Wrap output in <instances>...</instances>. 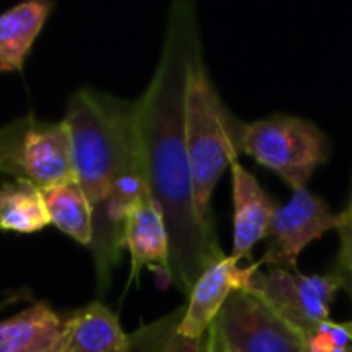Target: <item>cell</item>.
I'll list each match as a JSON object with an SVG mask.
<instances>
[{
  "instance_id": "obj_12",
  "label": "cell",
  "mask_w": 352,
  "mask_h": 352,
  "mask_svg": "<svg viewBox=\"0 0 352 352\" xmlns=\"http://www.w3.org/2000/svg\"><path fill=\"white\" fill-rule=\"evenodd\" d=\"M60 352H132V336L113 309L93 301L64 320Z\"/></svg>"
},
{
  "instance_id": "obj_15",
  "label": "cell",
  "mask_w": 352,
  "mask_h": 352,
  "mask_svg": "<svg viewBox=\"0 0 352 352\" xmlns=\"http://www.w3.org/2000/svg\"><path fill=\"white\" fill-rule=\"evenodd\" d=\"M52 225L80 245L93 243V206L76 182L56 184L41 190Z\"/></svg>"
},
{
  "instance_id": "obj_20",
  "label": "cell",
  "mask_w": 352,
  "mask_h": 352,
  "mask_svg": "<svg viewBox=\"0 0 352 352\" xmlns=\"http://www.w3.org/2000/svg\"><path fill=\"white\" fill-rule=\"evenodd\" d=\"M206 352H229L212 330H208L206 334Z\"/></svg>"
},
{
  "instance_id": "obj_7",
  "label": "cell",
  "mask_w": 352,
  "mask_h": 352,
  "mask_svg": "<svg viewBox=\"0 0 352 352\" xmlns=\"http://www.w3.org/2000/svg\"><path fill=\"white\" fill-rule=\"evenodd\" d=\"M210 330L229 352H307V340L250 291L229 297Z\"/></svg>"
},
{
  "instance_id": "obj_9",
  "label": "cell",
  "mask_w": 352,
  "mask_h": 352,
  "mask_svg": "<svg viewBox=\"0 0 352 352\" xmlns=\"http://www.w3.org/2000/svg\"><path fill=\"white\" fill-rule=\"evenodd\" d=\"M260 268V262L243 268L233 256H221L206 266L188 293V305L184 307L177 332L188 338H204L229 297L243 291Z\"/></svg>"
},
{
  "instance_id": "obj_16",
  "label": "cell",
  "mask_w": 352,
  "mask_h": 352,
  "mask_svg": "<svg viewBox=\"0 0 352 352\" xmlns=\"http://www.w3.org/2000/svg\"><path fill=\"white\" fill-rule=\"evenodd\" d=\"M52 225L41 190L25 182L0 186V231L31 235Z\"/></svg>"
},
{
  "instance_id": "obj_17",
  "label": "cell",
  "mask_w": 352,
  "mask_h": 352,
  "mask_svg": "<svg viewBox=\"0 0 352 352\" xmlns=\"http://www.w3.org/2000/svg\"><path fill=\"white\" fill-rule=\"evenodd\" d=\"M184 309H177L169 318L138 330L132 336V352H206L204 338H188L177 332Z\"/></svg>"
},
{
  "instance_id": "obj_21",
  "label": "cell",
  "mask_w": 352,
  "mask_h": 352,
  "mask_svg": "<svg viewBox=\"0 0 352 352\" xmlns=\"http://www.w3.org/2000/svg\"><path fill=\"white\" fill-rule=\"evenodd\" d=\"M346 324V328H349V334H351V338H352V322H344Z\"/></svg>"
},
{
  "instance_id": "obj_11",
  "label": "cell",
  "mask_w": 352,
  "mask_h": 352,
  "mask_svg": "<svg viewBox=\"0 0 352 352\" xmlns=\"http://www.w3.org/2000/svg\"><path fill=\"white\" fill-rule=\"evenodd\" d=\"M231 196H233V252L241 262L252 250L266 239L272 217L276 212L274 200L260 186L256 175L248 171L239 159L231 163Z\"/></svg>"
},
{
  "instance_id": "obj_6",
  "label": "cell",
  "mask_w": 352,
  "mask_h": 352,
  "mask_svg": "<svg viewBox=\"0 0 352 352\" xmlns=\"http://www.w3.org/2000/svg\"><path fill=\"white\" fill-rule=\"evenodd\" d=\"M344 287L346 276L336 272L303 274L291 270L260 268L243 291H250L266 301L307 340V336H311L320 324L330 320L332 303Z\"/></svg>"
},
{
  "instance_id": "obj_1",
  "label": "cell",
  "mask_w": 352,
  "mask_h": 352,
  "mask_svg": "<svg viewBox=\"0 0 352 352\" xmlns=\"http://www.w3.org/2000/svg\"><path fill=\"white\" fill-rule=\"evenodd\" d=\"M200 50L194 6L175 2L169 10L151 82L134 101V142L140 173L167 223L173 285L186 295L204 268L225 256L214 225L198 212L186 142L188 70Z\"/></svg>"
},
{
  "instance_id": "obj_19",
  "label": "cell",
  "mask_w": 352,
  "mask_h": 352,
  "mask_svg": "<svg viewBox=\"0 0 352 352\" xmlns=\"http://www.w3.org/2000/svg\"><path fill=\"white\" fill-rule=\"evenodd\" d=\"M338 235H340V254H338V266L340 270L352 278V198L349 206L340 212V225H338Z\"/></svg>"
},
{
  "instance_id": "obj_8",
  "label": "cell",
  "mask_w": 352,
  "mask_h": 352,
  "mask_svg": "<svg viewBox=\"0 0 352 352\" xmlns=\"http://www.w3.org/2000/svg\"><path fill=\"white\" fill-rule=\"evenodd\" d=\"M340 212H332L330 206L309 192L307 188L293 192V198L278 206L268 235L264 256L258 260L262 268L299 272L301 252L328 231L338 229Z\"/></svg>"
},
{
  "instance_id": "obj_5",
  "label": "cell",
  "mask_w": 352,
  "mask_h": 352,
  "mask_svg": "<svg viewBox=\"0 0 352 352\" xmlns=\"http://www.w3.org/2000/svg\"><path fill=\"white\" fill-rule=\"evenodd\" d=\"M0 173L39 190L74 182L70 136L64 120L23 116L0 128Z\"/></svg>"
},
{
  "instance_id": "obj_2",
  "label": "cell",
  "mask_w": 352,
  "mask_h": 352,
  "mask_svg": "<svg viewBox=\"0 0 352 352\" xmlns=\"http://www.w3.org/2000/svg\"><path fill=\"white\" fill-rule=\"evenodd\" d=\"M64 124L70 136L74 182L87 194L95 214L109 200L116 182L138 167L134 103L85 87L70 95Z\"/></svg>"
},
{
  "instance_id": "obj_13",
  "label": "cell",
  "mask_w": 352,
  "mask_h": 352,
  "mask_svg": "<svg viewBox=\"0 0 352 352\" xmlns=\"http://www.w3.org/2000/svg\"><path fill=\"white\" fill-rule=\"evenodd\" d=\"M62 326L64 320L50 303L35 301L0 320V352H60Z\"/></svg>"
},
{
  "instance_id": "obj_4",
  "label": "cell",
  "mask_w": 352,
  "mask_h": 352,
  "mask_svg": "<svg viewBox=\"0 0 352 352\" xmlns=\"http://www.w3.org/2000/svg\"><path fill=\"white\" fill-rule=\"evenodd\" d=\"M241 153L274 171L293 192L307 188L311 175L328 161L332 144L309 120L274 113L243 124Z\"/></svg>"
},
{
  "instance_id": "obj_14",
  "label": "cell",
  "mask_w": 352,
  "mask_h": 352,
  "mask_svg": "<svg viewBox=\"0 0 352 352\" xmlns=\"http://www.w3.org/2000/svg\"><path fill=\"white\" fill-rule=\"evenodd\" d=\"M54 4L27 0L0 12V72H19Z\"/></svg>"
},
{
  "instance_id": "obj_10",
  "label": "cell",
  "mask_w": 352,
  "mask_h": 352,
  "mask_svg": "<svg viewBox=\"0 0 352 352\" xmlns=\"http://www.w3.org/2000/svg\"><path fill=\"white\" fill-rule=\"evenodd\" d=\"M122 250L130 254L128 287L138 283L142 270H151L165 285H173L167 223L148 192H144L126 214L122 229Z\"/></svg>"
},
{
  "instance_id": "obj_3",
  "label": "cell",
  "mask_w": 352,
  "mask_h": 352,
  "mask_svg": "<svg viewBox=\"0 0 352 352\" xmlns=\"http://www.w3.org/2000/svg\"><path fill=\"white\" fill-rule=\"evenodd\" d=\"M243 124L221 99L202 50L192 58L186 85V142L194 182V198L204 221L212 223L210 202L223 173L241 153Z\"/></svg>"
},
{
  "instance_id": "obj_18",
  "label": "cell",
  "mask_w": 352,
  "mask_h": 352,
  "mask_svg": "<svg viewBox=\"0 0 352 352\" xmlns=\"http://www.w3.org/2000/svg\"><path fill=\"white\" fill-rule=\"evenodd\" d=\"M307 352H352L346 324H336L332 320L320 324V328L307 336Z\"/></svg>"
}]
</instances>
